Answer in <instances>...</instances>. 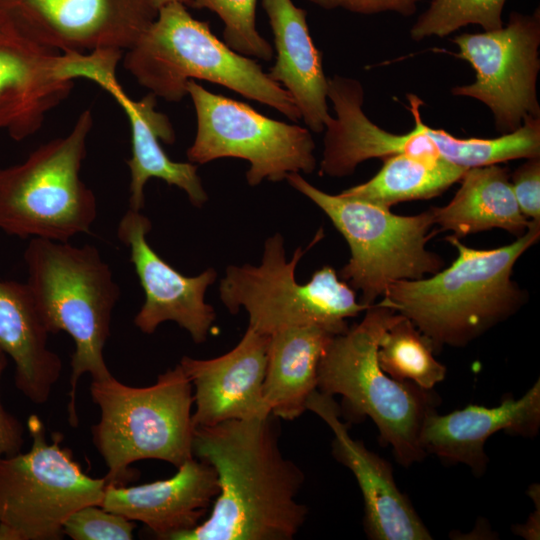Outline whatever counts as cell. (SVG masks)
Segmentation results:
<instances>
[{"label":"cell","instance_id":"6da1fadb","mask_svg":"<svg viewBox=\"0 0 540 540\" xmlns=\"http://www.w3.org/2000/svg\"><path fill=\"white\" fill-rule=\"evenodd\" d=\"M275 416L195 427L193 455L215 471L219 492L206 519L172 540H291L307 507L301 469L279 446Z\"/></svg>","mask_w":540,"mask_h":540},{"label":"cell","instance_id":"7a4b0ae2","mask_svg":"<svg viewBox=\"0 0 540 540\" xmlns=\"http://www.w3.org/2000/svg\"><path fill=\"white\" fill-rule=\"evenodd\" d=\"M539 237L536 221L514 242L488 250L470 248L450 235L446 240L458 254L449 267L393 282L380 302L411 320L436 353L445 345L465 346L525 303L527 293L512 279L513 268Z\"/></svg>","mask_w":540,"mask_h":540},{"label":"cell","instance_id":"3957f363","mask_svg":"<svg viewBox=\"0 0 540 540\" xmlns=\"http://www.w3.org/2000/svg\"><path fill=\"white\" fill-rule=\"evenodd\" d=\"M23 256L26 283L47 331L66 332L74 342L67 413L70 426L78 427L76 394L80 377L89 373L99 380L112 375L103 350L120 289L110 266L93 245L32 238Z\"/></svg>","mask_w":540,"mask_h":540},{"label":"cell","instance_id":"277c9868","mask_svg":"<svg viewBox=\"0 0 540 540\" xmlns=\"http://www.w3.org/2000/svg\"><path fill=\"white\" fill-rule=\"evenodd\" d=\"M124 68L156 97L179 102L189 80L200 79L266 104L292 121L301 119L291 95L253 59L232 50L180 2L158 8L153 22L125 50Z\"/></svg>","mask_w":540,"mask_h":540},{"label":"cell","instance_id":"5b68a950","mask_svg":"<svg viewBox=\"0 0 540 540\" xmlns=\"http://www.w3.org/2000/svg\"><path fill=\"white\" fill-rule=\"evenodd\" d=\"M365 312L360 323L329 342L319 361L317 390L341 395L352 416L370 417L381 445H390L397 462L409 467L426 456L420 431L440 398L433 389L393 379L378 363L380 338L401 314L381 302Z\"/></svg>","mask_w":540,"mask_h":540},{"label":"cell","instance_id":"8992f818","mask_svg":"<svg viewBox=\"0 0 540 540\" xmlns=\"http://www.w3.org/2000/svg\"><path fill=\"white\" fill-rule=\"evenodd\" d=\"M90 395L100 409L91 435L107 467V484L126 485L134 478L130 465L139 460L178 468L194 457L193 387L179 364L147 387L126 385L113 375L92 379Z\"/></svg>","mask_w":540,"mask_h":540},{"label":"cell","instance_id":"52a82bcc","mask_svg":"<svg viewBox=\"0 0 540 540\" xmlns=\"http://www.w3.org/2000/svg\"><path fill=\"white\" fill-rule=\"evenodd\" d=\"M92 126L86 109L69 134L41 144L19 164L0 167L1 231L58 242L90 232L97 202L80 170Z\"/></svg>","mask_w":540,"mask_h":540},{"label":"cell","instance_id":"ba28073f","mask_svg":"<svg viewBox=\"0 0 540 540\" xmlns=\"http://www.w3.org/2000/svg\"><path fill=\"white\" fill-rule=\"evenodd\" d=\"M286 180L314 202L347 241L350 259L339 276L361 291V303L374 304L393 282L421 279L444 267L442 257L426 248L435 234L430 209L397 215L361 199L326 193L299 173L288 174Z\"/></svg>","mask_w":540,"mask_h":540},{"label":"cell","instance_id":"9c48e42d","mask_svg":"<svg viewBox=\"0 0 540 540\" xmlns=\"http://www.w3.org/2000/svg\"><path fill=\"white\" fill-rule=\"evenodd\" d=\"M305 251L298 247L286 260L281 234L267 238L259 266L227 267L219 286L222 303L232 314L244 308L248 326L267 335L300 326L319 327L334 336L347 332V318L372 304L358 303L355 290L330 266L315 271L307 283H298L296 266Z\"/></svg>","mask_w":540,"mask_h":540},{"label":"cell","instance_id":"30bf717a","mask_svg":"<svg viewBox=\"0 0 540 540\" xmlns=\"http://www.w3.org/2000/svg\"><path fill=\"white\" fill-rule=\"evenodd\" d=\"M27 428L30 450L0 458V540H61L73 512L100 505L107 481L83 471L61 433L48 443L37 415Z\"/></svg>","mask_w":540,"mask_h":540},{"label":"cell","instance_id":"8fae6325","mask_svg":"<svg viewBox=\"0 0 540 540\" xmlns=\"http://www.w3.org/2000/svg\"><path fill=\"white\" fill-rule=\"evenodd\" d=\"M197 130L187 150L191 163L205 164L218 158H240L250 164L249 185L264 179L279 182L290 173H312L316 167L315 143L308 128L268 118L251 106L213 94L191 79Z\"/></svg>","mask_w":540,"mask_h":540},{"label":"cell","instance_id":"7c38bea8","mask_svg":"<svg viewBox=\"0 0 540 540\" xmlns=\"http://www.w3.org/2000/svg\"><path fill=\"white\" fill-rule=\"evenodd\" d=\"M456 56L471 64L476 80L456 86L452 94L484 103L502 134L522 126L528 117H540L537 76L540 70V13L513 12L507 25L453 38Z\"/></svg>","mask_w":540,"mask_h":540},{"label":"cell","instance_id":"4fadbf2b","mask_svg":"<svg viewBox=\"0 0 540 540\" xmlns=\"http://www.w3.org/2000/svg\"><path fill=\"white\" fill-rule=\"evenodd\" d=\"M27 36L60 53L129 49L158 13L152 0H0Z\"/></svg>","mask_w":540,"mask_h":540},{"label":"cell","instance_id":"5bb4252c","mask_svg":"<svg viewBox=\"0 0 540 540\" xmlns=\"http://www.w3.org/2000/svg\"><path fill=\"white\" fill-rule=\"evenodd\" d=\"M151 227L147 216L130 208L117 227V237L130 250V261L145 294L134 324L141 332L152 334L161 323L174 321L196 344H201L216 319L215 310L205 301V293L216 280L217 272L209 268L193 277L178 272L148 243Z\"/></svg>","mask_w":540,"mask_h":540},{"label":"cell","instance_id":"9a60e30c","mask_svg":"<svg viewBox=\"0 0 540 540\" xmlns=\"http://www.w3.org/2000/svg\"><path fill=\"white\" fill-rule=\"evenodd\" d=\"M327 96L336 118L331 116L325 125L320 175L343 177L352 174L365 160L396 154L430 162L443 159L426 131L419 112L422 101L416 95H407L414 128L404 134L386 131L366 116L362 108L364 90L356 79L339 75L329 77Z\"/></svg>","mask_w":540,"mask_h":540},{"label":"cell","instance_id":"2e32d148","mask_svg":"<svg viewBox=\"0 0 540 540\" xmlns=\"http://www.w3.org/2000/svg\"><path fill=\"white\" fill-rule=\"evenodd\" d=\"M60 52L34 41L0 11V131L15 141L36 134L74 82L57 74Z\"/></svg>","mask_w":540,"mask_h":540},{"label":"cell","instance_id":"e0dca14e","mask_svg":"<svg viewBox=\"0 0 540 540\" xmlns=\"http://www.w3.org/2000/svg\"><path fill=\"white\" fill-rule=\"evenodd\" d=\"M269 342L270 335L248 326L239 343L222 356L181 358L179 365L193 387L194 427L272 415L263 395Z\"/></svg>","mask_w":540,"mask_h":540},{"label":"cell","instance_id":"ac0fdd59","mask_svg":"<svg viewBox=\"0 0 540 540\" xmlns=\"http://www.w3.org/2000/svg\"><path fill=\"white\" fill-rule=\"evenodd\" d=\"M307 410L319 416L332 430L333 457L355 476L364 499V529L373 540H430L432 536L409 498L397 487L389 462L354 440L340 420L333 396L317 389L307 401Z\"/></svg>","mask_w":540,"mask_h":540},{"label":"cell","instance_id":"d6986e66","mask_svg":"<svg viewBox=\"0 0 540 540\" xmlns=\"http://www.w3.org/2000/svg\"><path fill=\"white\" fill-rule=\"evenodd\" d=\"M116 63L97 69L89 80L109 93L126 114L131 132V157L126 161L130 171L129 208L141 211L144 207V187L151 178L183 190L195 207L208 200L197 166L191 162L171 160L160 140L172 144L175 132L168 117L156 110V96L149 93L139 100L131 99L116 77Z\"/></svg>","mask_w":540,"mask_h":540},{"label":"cell","instance_id":"ffe728a7","mask_svg":"<svg viewBox=\"0 0 540 540\" xmlns=\"http://www.w3.org/2000/svg\"><path fill=\"white\" fill-rule=\"evenodd\" d=\"M164 480L136 486L107 484L99 506L142 522L159 539L190 530L204 517L219 492L214 469L195 457Z\"/></svg>","mask_w":540,"mask_h":540},{"label":"cell","instance_id":"44dd1931","mask_svg":"<svg viewBox=\"0 0 540 540\" xmlns=\"http://www.w3.org/2000/svg\"><path fill=\"white\" fill-rule=\"evenodd\" d=\"M539 427L538 379L521 398H506L495 407L470 404L445 415L431 412L423 422L419 441L426 455L465 464L480 476L488 464L484 445L489 437L499 431L532 437Z\"/></svg>","mask_w":540,"mask_h":540},{"label":"cell","instance_id":"7402d4cb","mask_svg":"<svg viewBox=\"0 0 540 540\" xmlns=\"http://www.w3.org/2000/svg\"><path fill=\"white\" fill-rule=\"evenodd\" d=\"M274 35L275 64L267 73L293 98L301 119L314 133H321L331 117L327 105V77L322 54L310 36L306 10L292 0H262Z\"/></svg>","mask_w":540,"mask_h":540},{"label":"cell","instance_id":"603a6c76","mask_svg":"<svg viewBox=\"0 0 540 540\" xmlns=\"http://www.w3.org/2000/svg\"><path fill=\"white\" fill-rule=\"evenodd\" d=\"M27 283L0 280V348L15 365V386L32 403L48 401L62 372Z\"/></svg>","mask_w":540,"mask_h":540},{"label":"cell","instance_id":"cb8c5ba5","mask_svg":"<svg viewBox=\"0 0 540 540\" xmlns=\"http://www.w3.org/2000/svg\"><path fill=\"white\" fill-rule=\"evenodd\" d=\"M333 336L315 326L290 327L270 335L263 395L273 416L294 420L307 410V401L317 389L319 361Z\"/></svg>","mask_w":540,"mask_h":540},{"label":"cell","instance_id":"d4e9b609","mask_svg":"<svg viewBox=\"0 0 540 540\" xmlns=\"http://www.w3.org/2000/svg\"><path fill=\"white\" fill-rule=\"evenodd\" d=\"M449 203L432 207L435 225L461 238L499 228L519 237L530 221L522 214L512 191L508 169L498 164L465 171Z\"/></svg>","mask_w":540,"mask_h":540},{"label":"cell","instance_id":"484cf974","mask_svg":"<svg viewBox=\"0 0 540 540\" xmlns=\"http://www.w3.org/2000/svg\"><path fill=\"white\" fill-rule=\"evenodd\" d=\"M370 180L340 194L389 208L399 202L430 199L460 181L467 168L446 160L425 161L405 154L382 158Z\"/></svg>","mask_w":540,"mask_h":540},{"label":"cell","instance_id":"4316f807","mask_svg":"<svg viewBox=\"0 0 540 540\" xmlns=\"http://www.w3.org/2000/svg\"><path fill=\"white\" fill-rule=\"evenodd\" d=\"M435 353L431 340L401 315L380 338L377 359L393 379L430 390L446 376V366L435 358Z\"/></svg>","mask_w":540,"mask_h":540},{"label":"cell","instance_id":"83f0119b","mask_svg":"<svg viewBox=\"0 0 540 540\" xmlns=\"http://www.w3.org/2000/svg\"><path fill=\"white\" fill-rule=\"evenodd\" d=\"M506 0H432L410 30L413 40L444 37L459 28L476 24L484 31L503 26L502 11Z\"/></svg>","mask_w":540,"mask_h":540},{"label":"cell","instance_id":"f1b7e54d","mask_svg":"<svg viewBox=\"0 0 540 540\" xmlns=\"http://www.w3.org/2000/svg\"><path fill=\"white\" fill-rule=\"evenodd\" d=\"M256 4L257 0H189L188 7L216 13L224 23L225 44L235 52L270 61L274 51L257 30Z\"/></svg>","mask_w":540,"mask_h":540},{"label":"cell","instance_id":"f546056e","mask_svg":"<svg viewBox=\"0 0 540 540\" xmlns=\"http://www.w3.org/2000/svg\"><path fill=\"white\" fill-rule=\"evenodd\" d=\"M135 527L134 521L122 515L87 505L67 518L63 532L73 540H131Z\"/></svg>","mask_w":540,"mask_h":540},{"label":"cell","instance_id":"4dcf8cb0","mask_svg":"<svg viewBox=\"0 0 540 540\" xmlns=\"http://www.w3.org/2000/svg\"><path fill=\"white\" fill-rule=\"evenodd\" d=\"M511 187L522 214L540 222V157L529 158L510 177Z\"/></svg>","mask_w":540,"mask_h":540},{"label":"cell","instance_id":"1f68e13d","mask_svg":"<svg viewBox=\"0 0 540 540\" xmlns=\"http://www.w3.org/2000/svg\"><path fill=\"white\" fill-rule=\"evenodd\" d=\"M323 9H344L357 14H378L395 12L411 15L415 12L420 0H308Z\"/></svg>","mask_w":540,"mask_h":540},{"label":"cell","instance_id":"d6a6232c","mask_svg":"<svg viewBox=\"0 0 540 540\" xmlns=\"http://www.w3.org/2000/svg\"><path fill=\"white\" fill-rule=\"evenodd\" d=\"M7 354L0 348V382L8 365ZM22 422L3 406L0 397V458L18 454L24 444Z\"/></svg>","mask_w":540,"mask_h":540},{"label":"cell","instance_id":"836d02e7","mask_svg":"<svg viewBox=\"0 0 540 540\" xmlns=\"http://www.w3.org/2000/svg\"><path fill=\"white\" fill-rule=\"evenodd\" d=\"M152 1L157 6V8L171 2H180L184 4L186 7H188V4H189V0H152Z\"/></svg>","mask_w":540,"mask_h":540}]
</instances>
